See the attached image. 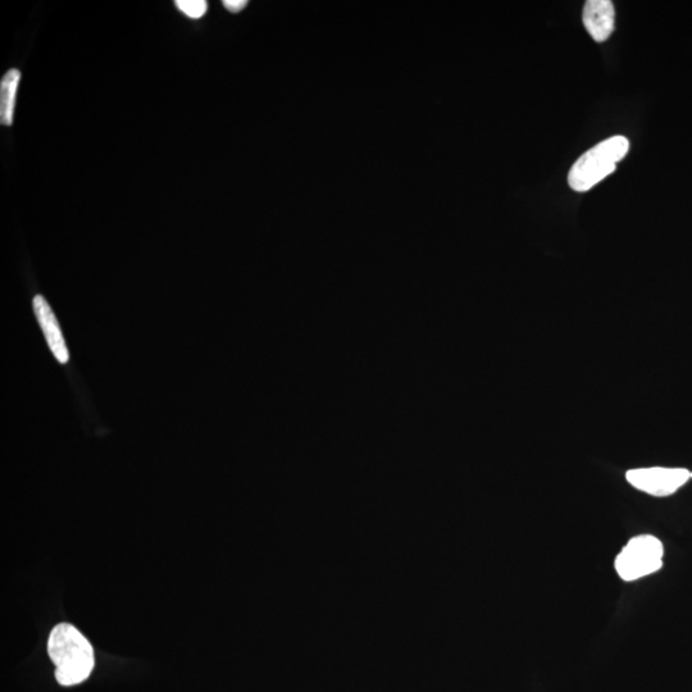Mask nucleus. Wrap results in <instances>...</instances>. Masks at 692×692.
Instances as JSON below:
<instances>
[{
    "mask_svg": "<svg viewBox=\"0 0 692 692\" xmlns=\"http://www.w3.org/2000/svg\"><path fill=\"white\" fill-rule=\"evenodd\" d=\"M48 653L56 666V678L62 686H75L88 680L95 659L93 646L76 627L61 623L53 628Z\"/></svg>",
    "mask_w": 692,
    "mask_h": 692,
    "instance_id": "obj_1",
    "label": "nucleus"
},
{
    "mask_svg": "<svg viewBox=\"0 0 692 692\" xmlns=\"http://www.w3.org/2000/svg\"><path fill=\"white\" fill-rule=\"evenodd\" d=\"M630 141L613 136L602 141L577 159L568 175V184L578 193L593 189L596 184L616 171L617 163L627 156Z\"/></svg>",
    "mask_w": 692,
    "mask_h": 692,
    "instance_id": "obj_2",
    "label": "nucleus"
},
{
    "mask_svg": "<svg viewBox=\"0 0 692 692\" xmlns=\"http://www.w3.org/2000/svg\"><path fill=\"white\" fill-rule=\"evenodd\" d=\"M662 541L651 535H640L628 541L616 559V569L623 581L640 580L663 567Z\"/></svg>",
    "mask_w": 692,
    "mask_h": 692,
    "instance_id": "obj_3",
    "label": "nucleus"
},
{
    "mask_svg": "<svg viewBox=\"0 0 692 692\" xmlns=\"http://www.w3.org/2000/svg\"><path fill=\"white\" fill-rule=\"evenodd\" d=\"M635 489L653 496H669L689 482L692 472L685 468H639L626 473Z\"/></svg>",
    "mask_w": 692,
    "mask_h": 692,
    "instance_id": "obj_4",
    "label": "nucleus"
},
{
    "mask_svg": "<svg viewBox=\"0 0 692 692\" xmlns=\"http://www.w3.org/2000/svg\"><path fill=\"white\" fill-rule=\"evenodd\" d=\"M582 22L596 43L607 42L616 24V11L610 0H587Z\"/></svg>",
    "mask_w": 692,
    "mask_h": 692,
    "instance_id": "obj_5",
    "label": "nucleus"
},
{
    "mask_svg": "<svg viewBox=\"0 0 692 692\" xmlns=\"http://www.w3.org/2000/svg\"><path fill=\"white\" fill-rule=\"evenodd\" d=\"M33 307L49 349L52 350L54 357H56L59 363L66 364L70 361V353H68L66 341L63 339L56 314H54L47 300L42 295H36Z\"/></svg>",
    "mask_w": 692,
    "mask_h": 692,
    "instance_id": "obj_6",
    "label": "nucleus"
},
{
    "mask_svg": "<svg viewBox=\"0 0 692 692\" xmlns=\"http://www.w3.org/2000/svg\"><path fill=\"white\" fill-rule=\"evenodd\" d=\"M20 80L21 72L12 68L3 76L2 83H0V122L3 126L13 124V113H15L16 95Z\"/></svg>",
    "mask_w": 692,
    "mask_h": 692,
    "instance_id": "obj_7",
    "label": "nucleus"
},
{
    "mask_svg": "<svg viewBox=\"0 0 692 692\" xmlns=\"http://www.w3.org/2000/svg\"><path fill=\"white\" fill-rule=\"evenodd\" d=\"M175 4L184 15L193 18V20L202 18L208 11L206 0H177Z\"/></svg>",
    "mask_w": 692,
    "mask_h": 692,
    "instance_id": "obj_8",
    "label": "nucleus"
},
{
    "mask_svg": "<svg viewBox=\"0 0 692 692\" xmlns=\"http://www.w3.org/2000/svg\"><path fill=\"white\" fill-rule=\"evenodd\" d=\"M222 4L231 13H239L248 6L247 0H223Z\"/></svg>",
    "mask_w": 692,
    "mask_h": 692,
    "instance_id": "obj_9",
    "label": "nucleus"
}]
</instances>
